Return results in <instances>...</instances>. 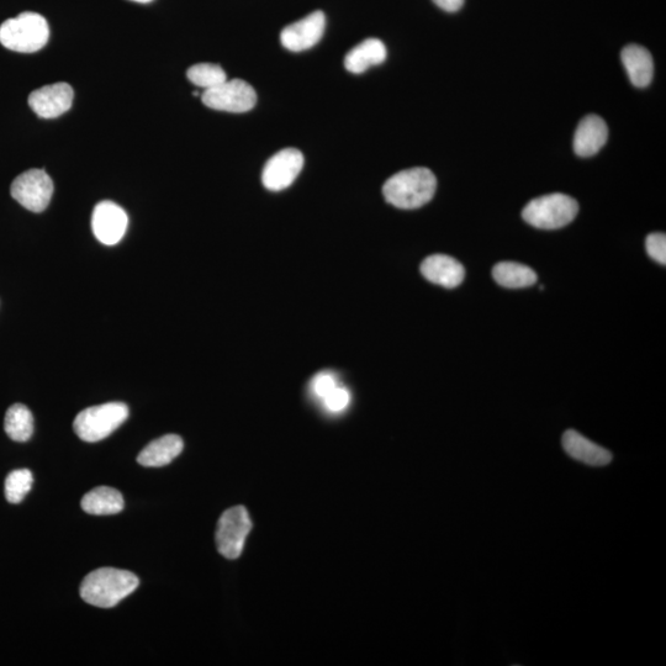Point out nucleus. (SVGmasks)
Listing matches in <instances>:
<instances>
[{
  "label": "nucleus",
  "mask_w": 666,
  "mask_h": 666,
  "mask_svg": "<svg viewBox=\"0 0 666 666\" xmlns=\"http://www.w3.org/2000/svg\"><path fill=\"white\" fill-rule=\"evenodd\" d=\"M140 580L128 570L102 568L84 578L81 597L87 604L111 609L139 588Z\"/></svg>",
  "instance_id": "f257e3e1"
},
{
  "label": "nucleus",
  "mask_w": 666,
  "mask_h": 666,
  "mask_svg": "<svg viewBox=\"0 0 666 666\" xmlns=\"http://www.w3.org/2000/svg\"><path fill=\"white\" fill-rule=\"evenodd\" d=\"M437 179L430 169L417 167L394 174L385 182V200L395 208L412 210L430 203L435 197Z\"/></svg>",
  "instance_id": "f03ea898"
},
{
  "label": "nucleus",
  "mask_w": 666,
  "mask_h": 666,
  "mask_svg": "<svg viewBox=\"0 0 666 666\" xmlns=\"http://www.w3.org/2000/svg\"><path fill=\"white\" fill-rule=\"evenodd\" d=\"M50 39L47 20L37 13H21L0 25V44L20 54H34L44 49Z\"/></svg>",
  "instance_id": "7ed1b4c3"
},
{
  "label": "nucleus",
  "mask_w": 666,
  "mask_h": 666,
  "mask_svg": "<svg viewBox=\"0 0 666 666\" xmlns=\"http://www.w3.org/2000/svg\"><path fill=\"white\" fill-rule=\"evenodd\" d=\"M579 213V204L567 194L543 195L526 205L522 218L541 230H558L572 222Z\"/></svg>",
  "instance_id": "20e7f679"
},
{
  "label": "nucleus",
  "mask_w": 666,
  "mask_h": 666,
  "mask_svg": "<svg viewBox=\"0 0 666 666\" xmlns=\"http://www.w3.org/2000/svg\"><path fill=\"white\" fill-rule=\"evenodd\" d=\"M129 417V407L124 403H108L79 412L73 422V430L84 442L103 441L124 424Z\"/></svg>",
  "instance_id": "39448f33"
},
{
  "label": "nucleus",
  "mask_w": 666,
  "mask_h": 666,
  "mask_svg": "<svg viewBox=\"0 0 666 666\" xmlns=\"http://www.w3.org/2000/svg\"><path fill=\"white\" fill-rule=\"evenodd\" d=\"M251 530V517L245 507L235 506L225 511L220 517L215 536L216 546L222 557L239 558Z\"/></svg>",
  "instance_id": "423d86ee"
},
{
  "label": "nucleus",
  "mask_w": 666,
  "mask_h": 666,
  "mask_svg": "<svg viewBox=\"0 0 666 666\" xmlns=\"http://www.w3.org/2000/svg\"><path fill=\"white\" fill-rule=\"evenodd\" d=\"M10 193L25 209L42 213L54 195V182L44 169H30L14 179Z\"/></svg>",
  "instance_id": "0eeeda50"
},
{
  "label": "nucleus",
  "mask_w": 666,
  "mask_h": 666,
  "mask_svg": "<svg viewBox=\"0 0 666 666\" xmlns=\"http://www.w3.org/2000/svg\"><path fill=\"white\" fill-rule=\"evenodd\" d=\"M202 100L210 109L239 114L256 107L257 94L251 84L242 79H232L204 91Z\"/></svg>",
  "instance_id": "6e6552de"
},
{
  "label": "nucleus",
  "mask_w": 666,
  "mask_h": 666,
  "mask_svg": "<svg viewBox=\"0 0 666 666\" xmlns=\"http://www.w3.org/2000/svg\"><path fill=\"white\" fill-rule=\"evenodd\" d=\"M304 167V156L296 148H285L266 163L262 183L271 192H280L292 185Z\"/></svg>",
  "instance_id": "1a4fd4ad"
},
{
  "label": "nucleus",
  "mask_w": 666,
  "mask_h": 666,
  "mask_svg": "<svg viewBox=\"0 0 666 666\" xmlns=\"http://www.w3.org/2000/svg\"><path fill=\"white\" fill-rule=\"evenodd\" d=\"M129 218L125 210L113 202H102L95 206L92 230L103 245L114 246L123 240L128 229Z\"/></svg>",
  "instance_id": "9d476101"
},
{
  "label": "nucleus",
  "mask_w": 666,
  "mask_h": 666,
  "mask_svg": "<svg viewBox=\"0 0 666 666\" xmlns=\"http://www.w3.org/2000/svg\"><path fill=\"white\" fill-rule=\"evenodd\" d=\"M326 17L322 12H314L308 17L290 24L280 34V41L285 49L301 52L311 49L324 36Z\"/></svg>",
  "instance_id": "9b49d317"
},
{
  "label": "nucleus",
  "mask_w": 666,
  "mask_h": 666,
  "mask_svg": "<svg viewBox=\"0 0 666 666\" xmlns=\"http://www.w3.org/2000/svg\"><path fill=\"white\" fill-rule=\"evenodd\" d=\"M73 89L67 83H55L30 94L29 105L42 119H55L67 113L73 104Z\"/></svg>",
  "instance_id": "f8f14e48"
},
{
  "label": "nucleus",
  "mask_w": 666,
  "mask_h": 666,
  "mask_svg": "<svg viewBox=\"0 0 666 666\" xmlns=\"http://www.w3.org/2000/svg\"><path fill=\"white\" fill-rule=\"evenodd\" d=\"M564 451L575 461L590 467H605L612 462L613 456L609 449L599 446L581 435L578 431L568 430L562 438Z\"/></svg>",
  "instance_id": "ddd939ff"
},
{
  "label": "nucleus",
  "mask_w": 666,
  "mask_h": 666,
  "mask_svg": "<svg viewBox=\"0 0 666 666\" xmlns=\"http://www.w3.org/2000/svg\"><path fill=\"white\" fill-rule=\"evenodd\" d=\"M421 273L428 282L447 289L459 287L465 278L461 262L447 255H432L421 264Z\"/></svg>",
  "instance_id": "4468645a"
},
{
  "label": "nucleus",
  "mask_w": 666,
  "mask_h": 666,
  "mask_svg": "<svg viewBox=\"0 0 666 666\" xmlns=\"http://www.w3.org/2000/svg\"><path fill=\"white\" fill-rule=\"evenodd\" d=\"M609 139V128L605 120L595 114L580 121L574 136V151L580 157H591L605 146Z\"/></svg>",
  "instance_id": "2eb2a0df"
},
{
  "label": "nucleus",
  "mask_w": 666,
  "mask_h": 666,
  "mask_svg": "<svg viewBox=\"0 0 666 666\" xmlns=\"http://www.w3.org/2000/svg\"><path fill=\"white\" fill-rule=\"evenodd\" d=\"M621 60L634 87L646 88L652 83L654 63L647 49L636 44L628 45L622 50Z\"/></svg>",
  "instance_id": "dca6fc26"
},
{
  "label": "nucleus",
  "mask_w": 666,
  "mask_h": 666,
  "mask_svg": "<svg viewBox=\"0 0 666 666\" xmlns=\"http://www.w3.org/2000/svg\"><path fill=\"white\" fill-rule=\"evenodd\" d=\"M184 443L177 435H166L152 441L142 449L137 462L142 467L160 468L171 463L182 453Z\"/></svg>",
  "instance_id": "f3484780"
},
{
  "label": "nucleus",
  "mask_w": 666,
  "mask_h": 666,
  "mask_svg": "<svg viewBox=\"0 0 666 666\" xmlns=\"http://www.w3.org/2000/svg\"><path fill=\"white\" fill-rule=\"evenodd\" d=\"M387 47L378 39H368L354 47L345 58L348 72L359 74L372 66L382 65L387 60Z\"/></svg>",
  "instance_id": "a211bd4d"
},
{
  "label": "nucleus",
  "mask_w": 666,
  "mask_h": 666,
  "mask_svg": "<svg viewBox=\"0 0 666 666\" xmlns=\"http://www.w3.org/2000/svg\"><path fill=\"white\" fill-rule=\"evenodd\" d=\"M81 506L89 515H116L124 510L125 502L119 490L99 486L83 496Z\"/></svg>",
  "instance_id": "6ab92c4d"
},
{
  "label": "nucleus",
  "mask_w": 666,
  "mask_h": 666,
  "mask_svg": "<svg viewBox=\"0 0 666 666\" xmlns=\"http://www.w3.org/2000/svg\"><path fill=\"white\" fill-rule=\"evenodd\" d=\"M493 277L501 287L522 289L537 283V274L525 264L516 262H500L493 269Z\"/></svg>",
  "instance_id": "aec40b11"
},
{
  "label": "nucleus",
  "mask_w": 666,
  "mask_h": 666,
  "mask_svg": "<svg viewBox=\"0 0 666 666\" xmlns=\"http://www.w3.org/2000/svg\"><path fill=\"white\" fill-rule=\"evenodd\" d=\"M4 430L15 442H28L34 433V416L23 404L9 407L4 420Z\"/></svg>",
  "instance_id": "412c9836"
},
{
  "label": "nucleus",
  "mask_w": 666,
  "mask_h": 666,
  "mask_svg": "<svg viewBox=\"0 0 666 666\" xmlns=\"http://www.w3.org/2000/svg\"><path fill=\"white\" fill-rule=\"evenodd\" d=\"M187 77L190 82L198 88L209 91L227 81V76L222 67L214 63H198L189 68Z\"/></svg>",
  "instance_id": "4be33fe9"
},
{
  "label": "nucleus",
  "mask_w": 666,
  "mask_h": 666,
  "mask_svg": "<svg viewBox=\"0 0 666 666\" xmlns=\"http://www.w3.org/2000/svg\"><path fill=\"white\" fill-rule=\"evenodd\" d=\"M34 477L29 469H18L5 479V498L10 504H19L33 488Z\"/></svg>",
  "instance_id": "5701e85b"
},
{
  "label": "nucleus",
  "mask_w": 666,
  "mask_h": 666,
  "mask_svg": "<svg viewBox=\"0 0 666 666\" xmlns=\"http://www.w3.org/2000/svg\"><path fill=\"white\" fill-rule=\"evenodd\" d=\"M646 248L650 258L655 262L663 264L666 263V236L662 232L657 234H650L646 240Z\"/></svg>",
  "instance_id": "b1692460"
},
{
  "label": "nucleus",
  "mask_w": 666,
  "mask_h": 666,
  "mask_svg": "<svg viewBox=\"0 0 666 666\" xmlns=\"http://www.w3.org/2000/svg\"><path fill=\"white\" fill-rule=\"evenodd\" d=\"M322 401H324L327 410L331 412H341L346 410L347 406L350 405L351 395L348 393L347 389L336 387L329 395H326Z\"/></svg>",
  "instance_id": "393cba45"
},
{
  "label": "nucleus",
  "mask_w": 666,
  "mask_h": 666,
  "mask_svg": "<svg viewBox=\"0 0 666 666\" xmlns=\"http://www.w3.org/2000/svg\"><path fill=\"white\" fill-rule=\"evenodd\" d=\"M311 387H313L314 394L317 396V398L322 400L326 395H329L331 391L337 387V383L335 377H333V374L322 372L316 375L313 380V384H311Z\"/></svg>",
  "instance_id": "a878e982"
},
{
  "label": "nucleus",
  "mask_w": 666,
  "mask_h": 666,
  "mask_svg": "<svg viewBox=\"0 0 666 666\" xmlns=\"http://www.w3.org/2000/svg\"><path fill=\"white\" fill-rule=\"evenodd\" d=\"M432 2L447 13L458 12V10L462 9L464 4V0H432Z\"/></svg>",
  "instance_id": "bb28decb"
},
{
  "label": "nucleus",
  "mask_w": 666,
  "mask_h": 666,
  "mask_svg": "<svg viewBox=\"0 0 666 666\" xmlns=\"http://www.w3.org/2000/svg\"><path fill=\"white\" fill-rule=\"evenodd\" d=\"M131 2H136V3H141V4H147L153 2V0H131Z\"/></svg>",
  "instance_id": "cd10ccee"
}]
</instances>
